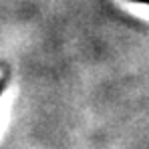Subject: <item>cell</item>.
Instances as JSON below:
<instances>
[{"instance_id": "2", "label": "cell", "mask_w": 149, "mask_h": 149, "mask_svg": "<svg viewBox=\"0 0 149 149\" xmlns=\"http://www.w3.org/2000/svg\"><path fill=\"white\" fill-rule=\"evenodd\" d=\"M0 95H2V83H0Z\"/></svg>"}, {"instance_id": "1", "label": "cell", "mask_w": 149, "mask_h": 149, "mask_svg": "<svg viewBox=\"0 0 149 149\" xmlns=\"http://www.w3.org/2000/svg\"><path fill=\"white\" fill-rule=\"evenodd\" d=\"M131 2H139V4H149V0H131Z\"/></svg>"}]
</instances>
